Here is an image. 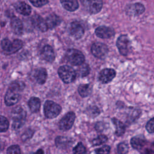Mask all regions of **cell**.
Wrapping results in <instances>:
<instances>
[{"label":"cell","mask_w":154,"mask_h":154,"mask_svg":"<svg viewBox=\"0 0 154 154\" xmlns=\"http://www.w3.org/2000/svg\"><path fill=\"white\" fill-rule=\"evenodd\" d=\"M26 113L20 106L16 107L12 111V129L17 130L20 128L25 122Z\"/></svg>","instance_id":"cell-1"},{"label":"cell","mask_w":154,"mask_h":154,"mask_svg":"<svg viewBox=\"0 0 154 154\" xmlns=\"http://www.w3.org/2000/svg\"><path fill=\"white\" fill-rule=\"evenodd\" d=\"M61 111V107L58 103L51 101L46 100L44 104V113L48 119L56 117Z\"/></svg>","instance_id":"cell-2"},{"label":"cell","mask_w":154,"mask_h":154,"mask_svg":"<svg viewBox=\"0 0 154 154\" xmlns=\"http://www.w3.org/2000/svg\"><path fill=\"white\" fill-rule=\"evenodd\" d=\"M58 73L61 80L66 84L73 81L76 78V72L69 66H61L58 70Z\"/></svg>","instance_id":"cell-3"},{"label":"cell","mask_w":154,"mask_h":154,"mask_svg":"<svg viewBox=\"0 0 154 154\" xmlns=\"http://www.w3.org/2000/svg\"><path fill=\"white\" fill-rule=\"evenodd\" d=\"M66 57L67 61L74 66H80L84 63L85 58L82 53L79 50L75 49H70L67 50Z\"/></svg>","instance_id":"cell-4"},{"label":"cell","mask_w":154,"mask_h":154,"mask_svg":"<svg viewBox=\"0 0 154 154\" xmlns=\"http://www.w3.org/2000/svg\"><path fill=\"white\" fill-rule=\"evenodd\" d=\"M23 45V43L20 40L15 39L13 42L5 38L1 42V46L4 52L7 54H13L19 51Z\"/></svg>","instance_id":"cell-5"},{"label":"cell","mask_w":154,"mask_h":154,"mask_svg":"<svg viewBox=\"0 0 154 154\" xmlns=\"http://www.w3.org/2000/svg\"><path fill=\"white\" fill-rule=\"evenodd\" d=\"M75 120V114L73 112L70 111L66 114L60 120L58 127L60 130L66 131L69 130L73 126Z\"/></svg>","instance_id":"cell-6"},{"label":"cell","mask_w":154,"mask_h":154,"mask_svg":"<svg viewBox=\"0 0 154 154\" xmlns=\"http://www.w3.org/2000/svg\"><path fill=\"white\" fill-rule=\"evenodd\" d=\"M85 9L90 14L99 13L103 5L102 0H82Z\"/></svg>","instance_id":"cell-7"},{"label":"cell","mask_w":154,"mask_h":154,"mask_svg":"<svg viewBox=\"0 0 154 154\" xmlns=\"http://www.w3.org/2000/svg\"><path fill=\"white\" fill-rule=\"evenodd\" d=\"M130 40L126 35H121L117 40V46L119 52L124 56L129 52Z\"/></svg>","instance_id":"cell-8"},{"label":"cell","mask_w":154,"mask_h":154,"mask_svg":"<svg viewBox=\"0 0 154 154\" xmlns=\"http://www.w3.org/2000/svg\"><path fill=\"white\" fill-rule=\"evenodd\" d=\"M145 11V7L140 2L131 4L126 6L125 11L126 13L131 16H137L141 14Z\"/></svg>","instance_id":"cell-9"},{"label":"cell","mask_w":154,"mask_h":154,"mask_svg":"<svg viewBox=\"0 0 154 154\" xmlns=\"http://www.w3.org/2000/svg\"><path fill=\"white\" fill-rule=\"evenodd\" d=\"M91 51L92 54L99 58H102L104 57L108 53V49L105 44L100 42L94 43L91 48Z\"/></svg>","instance_id":"cell-10"},{"label":"cell","mask_w":154,"mask_h":154,"mask_svg":"<svg viewBox=\"0 0 154 154\" xmlns=\"http://www.w3.org/2000/svg\"><path fill=\"white\" fill-rule=\"evenodd\" d=\"M19 93V91L9 87L4 97L5 103L7 106H11L16 104L20 98Z\"/></svg>","instance_id":"cell-11"},{"label":"cell","mask_w":154,"mask_h":154,"mask_svg":"<svg viewBox=\"0 0 154 154\" xmlns=\"http://www.w3.org/2000/svg\"><path fill=\"white\" fill-rule=\"evenodd\" d=\"M116 72L112 69H105L102 70L99 76V81L103 84L109 82L116 76Z\"/></svg>","instance_id":"cell-12"},{"label":"cell","mask_w":154,"mask_h":154,"mask_svg":"<svg viewBox=\"0 0 154 154\" xmlns=\"http://www.w3.org/2000/svg\"><path fill=\"white\" fill-rule=\"evenodd\" d=\"M96 35L101 38H109L114 35V31L112 28L108 26H101L96 28L95 31Z\"/></svg>","instance_id":"cell-13"},{"label":"cell","mask_w":154,"mask_h":154,"mask_svg":"<svg viewBox=\"0 0 154 154\" xmlns=\"http://www.w3.org/2000/svg\"><path fill=\"white\" fill-rule=\"evenodd\" d=\"M32 23L33 26L38 30L42 32H45L47 31L48 27L46 22L39 15L35 14L32 17Z\"/></svg>","instance_id":"cell-14"},{"label":"cell","mask_w":154,"mask_h":154,"mask_svg":"<svg viewBox=\"0 0 154 154\" xmlns=\"http://www.w3.org/2000/svg\"><path fill=\"white\" fill-rule=\"evenodd\" d=\"M70 32L74 38H75L76 39H79L83 36L84 33V29L79 23L74 22L71 23Z\"/></svg>","instance_id":"cell-15"},{"label":"cell","mask_w":154,"mask_h":154,"mask_svg":"<svg viewBox=\"0 0 154 154\" xmlns=\"http://www.w3.org/2000/svg\"><path fill=\"white\" fill-rule=\"evenodd\" d=\"M146 140L142 135H138L132 137L131 140V144L133 148L137 150L141 149L146 144Z\"/></svg>","instance_id":"cell-16"},{"label":"cell","mask_w":154,"mask_h":154,"mask_svg":"<svg viewBox=\"0 0 154 154\" xmlns=\"http://www.w3.org/2000/svg\"><path fill=\"white\" fill-rule=\"evenodd\" d=\"M72 144V140L69 137L64 136H58L55 138L56 146L59 149H66L70 147Z\"/></svg>","instance_id":"cell-17"},{"label":"cell","mask_w":154,"mask_h":154,"mask_svg":"<svg viewBox=\"0 0 154 154\" xmlns=\"http://www.w3.org/2000/svg\"><path fill=\"white\" fill-rule=\"evenodd\" d=\"M42 56L43 58L48 62H52L55 59L54 52L52 48L49 45H46L42 51Z\"/></svg>","instance_id":"cell-18"},{"label":"cell","mask_w":154,"mask_h":154,"mask_svg":"<svg viewBox=\"0 0 154 154\" xmlns=\"http://www.w3.org/2000/svg\"><path fill=\"white\" fill-rule=\"evenodd\" d=\"M47 72L45 69L39 68L34 72V77L39 84H43L47 79Z\"/></svg>","instance_id":"cell-19"},{"label":"cell","mask_w":154,"mask_h":154,"mask_svg":"<svg viewBox=\"0 0 154 154\" xmlns=\"http://www.w3.org/2000/svg\"><path fill=\"white\" fill-rule=\"evenodd\" d=\"M11 26L13 32L18 35L22 33L23 25L21 20L16 16H13L11 19Z\"/></svg>","instance_id":"cell-20"},{"label":"cell","mask_w":154,"mask_h":154,"mask_svg":"<svg viewBox=\"0 0 154 154\" xmlns=\"http://www.w3.org/2000/svg\"><path fill=\"white\" fill-rule=\"evenodd\" d=\"M16 10L24 16H28L31 12V8L29 5L24 2H19L14 5Z\"/></svg>","instance_id":"cell-21"},{"label":"cell","mask_w":154,"mask_h":154,"mask_svg":"<svg viewBox=\"0 0 154 154\" xmlns=\"http://www.w3.org/2000/svg\"><path fill=\"white\" fill-rule=\"evenodd\" d=\"M46 22L48 27L50 29H52L60 24L61 22V19L55 14H51L48 16Z\"/></svg>","instance_id":"cell-22"},{"label":"cell","mask_w":154,"mask_h":154,"mask_svg":"<svg viewBox=\"0 0 154 154\" xmlns=\"http://www.w3.org/2000/svg\"><path fill=\"white\" fill-rule=\"evenodd\" d=\"M61 5L67 10L73 11L78 8V2L77 0H60Z\"/></svg>","instance_id":"cell-23"},{"label":"cell","mask_w":154,"mask_h":154,"mask_svg":"<svg viewBox=\"0 0 154 154\" xmlns=\"http://www.w3.org/2000/svg\"><path fill=\"white\" fill-rule=\"evenodd\" d=\"M28 104L30 109V111L32 112L35 113L38 111L40 107L41 102L39 98L36 97H32L28 100Z\"/></svg>","instance_id":"cell-24"},{"label":"cell","mask_w":154,"mask_h":154,"mask_svg":"<svg viewBox=\"0 0 154 154\" xmlns=\"http://www.w3.org/2000/svg\"><path fill=\"white\" fill-rule=\"evenodd\" d=\"M112 122L116 128V135L117 136H122V135H123L126 131V128L124 124L116 118H112Z\"/></svg>","instance_id":"cell-25"},{"label":"cell","mask_w":154,"mask_h":154,"mask_svg":"<svg viewBox=\"0 0 154 154\" xmlns=\"http://www.w3.org/2000/svg\"><path fill=\"white\" fill-rule=\"evenodd\" d=\"M78 93L81 96L85 97L89 96L92 91V85L90 84H81L78 87Z\"/></svg>","instance_id":"cell-26"},{"label":"cell","mask_w":154,"mask_h":154,"mask_svg":"<svg viewBox=\"0 0 154 154\" xmlns=\"http://www.w3.org/2000/svg\"><path fill=\"white\" fill-rule=\"evenodd\" d=\"M90 67L87 64H82L79 66L78 69V74L82 77L88 75L90 72Z\"/></svg>","instance_id":"cell-27"},{"label":"cell","mask_w":154,"mask_h":154,"mask_svg":"<svg viewBox=\"0 0 154 154\" xmlns=\"http://www.w3.org/2000/svg\"><path fill=\"white\" fill-rule=\"evenodd\" d=\"M108 140V137L105 135H100L96 138H94L92 141V144L93 146H99L105 143Z\"/></svg>","instance_id":"cell-28"},{"label":"cell","mask_w":154,"mask_h":154,"mask_svg":"<svg viewBox=\"0 0 154 154\" xmlns=\"http://www.w3.org/2000/svg\"><path fill=\"white\" fill-rule=\"evenodd\" d=\"M86 113L89 116L94 117L100 114V110L96 106H91L87 108Z\"/></svg>","instance_id":"cell-29"},{"label":"cell","mask_w":154,"mask_h":154,"mask_svg":"<svg viewBox=\"0 0 154 154\" xmlns=\"http://www.w3.org/2000/svg\"><path fill=\"white\" fill-rule=\"evenodd\" d=\"M1 125H0V129L1 132H4L7 131L9 127V122L8 119L3 116H1L0 119Z\"/></svg>","instance_id":"cell-30"},{"label":"cell","mask_w":154,"mask_h":154,"mask_svg":"<svg viewBox=\"0 0 154 154\" xmlns=\"http://www.w3.org/2000/svg\"><path fill=\"white\" fill-rule=\"evenodd\" d=\"M73 154H85L86 149L83 144L81 142L78 143V144L73 149Z\"/></svg>","instance_id":"cell-31"},{"label":"cell","mask_w":154,"mask_h":154,"mask_svg":"<svg viewBox=\"0 0 154 154\" xmlns=\"http://www.w3.org/2000/svg\"><path fill=\"white\" fill-rule=\"evenodd\" d=\"M129 150L128 144L125 142L120 143L117 145V152L119 154H126Z\"/></svg>","instance_id":"cell-32"},{"label":"cell","mask_w":154,"mask_h":154,"mask_svg":"<svg viewBox=\"0 0 154 154\" xmlns=\"http://www.w3.org/2000/svg\"><path fill=\"white\" fill-rule=\"evenodd\" d=\"M9 87L20 92L22 90H23V88H25V84L22 81H14L10 84Z\"/></svg>","instance_id":"cell-33"},{"label":"cell","mask_w":154,"mask_h":154,"mask_svg":"<svg viewBox=\"0 0 154 154\" xmlns=\"http://www.w3.org/2000/svg\"><path fill=\"white\" fill-rule=\"evenodd\" d=\"M34 131L31 129H28L25 132H24L23 133V134L22 135L21 137V139L23 141L25 142L28 140H29V139H31L32 138V137L34 135Z\"/></svg>","instance_id":"cell-34"},{"label":"cell","mask_w":154,"mask_h":154,"mask_svg":"<svg viewBox=\"0 0 154 154\" xmlns=\"http://www.w3.org/2000/svg\"><path fill=\"white\" fill-rule=\"evenodd\" d=\"M7 154H21L20 147L17 145L11 146L7 149Z\"/></svg>","instance_id":"cell-35"},{"label":"cell","mask_w":154,"mask_h":154,"mask_svg":"<svg viewBox=\"0 0 154 154\" xmlns=\"http://www.w3.org/2000/svg\"><path fill=\"white\" fill-rule=\"evenodd\" d=\"M110 147L109 146H103L100 148L95 150L96 154H109L110 152Z\"/></svg>","instance_id":"cell-36"},{"label":"cell","mask_w":154,"mask_h":154,"mask_svg":"<svg viewBox=\"0 0 154 154\" xmlns=\"http://www.w3.org/2000/svg\"><path fill=\"white\" fill-rule=\"evenodd\" d=\"M146 129L149 133H154V117L150 119L146 125Z\"/></svg>","instance_id":"cell-37"},{"label":"cell","mask_w":154,"mask_h":154,"mask_svg":"<svg viewBox=\"0 0 154 154\" xmlns=\"http://www.w3.org/2000/svg\"><path fill=\"white\" fill-rule=\"evenodd\" d=\"M36 7H40L48 3V0H29Z\"/></svg>","instance_id":"cell-38"},{"label":"cell","mask_w":154,"mask_h":154,"mask_svg":"<svg viewBox=\"0 0 154 154\" xmlns=\"http://www.w3.org/2000/svg\"><path fill=\"white\" fill-rule=\"evenodd\" d=\"M105 124L103 123V122H97L96 125H95V128L96 129L99 131V132H101V131H103V129L105 128Z\"/></svg>","instance_id":"cell-39"},{"label":"cell","mask_w":154,"mask_h":154,"mask_svg":"<svg viewBox=\"0 0 154 154\" xmlns=\"http://www.w3.org/2000/svg\"><path fill=\"white\" fill-rule=\"evenodd\" d=\"M34 154H44V151L43 150V149H40L38 150H37Z\"/></svg>","instance_id":"cell-40"}]
</instances>
